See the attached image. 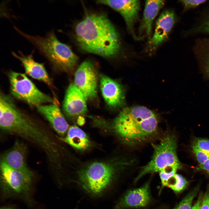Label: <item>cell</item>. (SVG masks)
Segmentation results:
<instances>
[{"label": "cell", "instance_id": "cell-17", "mask_svg": "<svg viewBox=\"0 0 209 209\" xmlns=\"http://www.w3.org/2000/svg\"><path fill=\"white\" fill-rule=\"evenodd\" d=\"M26 149L21 144L16 143L12 149L3 156L2 160L16 170L33 176L25 161Z\"/></svg>", "mask_w": 209, "mask_h": 209}, {"label": "cell", "instance_id": "cell-8", "mask_svg": "<svg viewBox=\"0 0 209 209\" xmlns=\"http://www.w3.org/2000/svg\"><path fill=\"white\" fill-rule=\"evenodd\" d=\"M111 165L104 163H92L81 172L80 179L83 188L94 195L101 194L109 185L114 174Z\"/></svg>", "mask_w": 209, "mask_h": 209}, {"label": "cell", "instance_id": "cell-13", "mask_svg": "<svg viewBox=\"0 0 209 209\" xmlns=\"http://www.w3.org/2000/svg\"><path fill=\"white\" fill-rule=\"evenodd\" d=\"M100 79V90L107 104L112 108H116L122 105L124 95L120 85L105 75H101Z\"/></svg>", "mask_w": 209, "mask_h": 209}, {"label": "cell", "instance_id": "cell-21", "mask_svg": "<svg viewBox=\"0 0 209 209\" xmlns=\"http://www.w3.org/2000/svg\"><path fill=\"white\" fill-rule=\"evenodd\" d=\"M197 187L191 191L174 209H192V202L198 190Z\"/></svg>", "mask_w": 209, "mask_h": 209}, {"label": "cell", "instance_id": "cell-14", "mask_svg": "<svg viewBox=\"0 0 209 209\" xmlns=\"http://www.w3.org/2000/svg\"><path fill=\"white\" fill-rule=\"evenodd\" d=\"M38 111L48 121L60 136H64L68 129L69 125L58 105L54 102L41 105L37 107Z\"/></svg>", "mask_w": 209, "mask_h": 209}, {"label": "cell", "instance_id": "cell-2", "mask_svg": "<svg viewBox=\"0 0 209 209\" xmlns=\"http://www.w3.org/2000/svg\"><path fill=\"white\" fill-rule=\"evenodd\" d=\"M3 131L17 135L37 145L45 152L52 167L56 166L59 146L53 137L16 106L8 108L0 120Z\"/></svg>", "mask_w": 209, "mask_h": 209}, {"label": "cell", "instance_id": "cell-11", "mask_svg": "<svg viewBox=\"0 0 209 209\" xmlns=\"http://www.w3.org/2000/svg\"><path fill=\"white\" fill-rule=\"evenodd\" d=\"M175 16L170 10L163 11L158 18L154 33L147 44V51L153 53L167 39L174 25Z\"/></svg>", "mask_w": 209, "mask_h": 209}, {"label": "cell", "instance_id": "cell-9", "mask_svg": "<svg viewBox=\"0 0 209 209\" xmlns=\"http://www.w3.org/2000/svg\"><path fill=\"white\" fill-rule=\"evenodd\" d=\"M87 100H91L97 96L98 77L93 64L90 61L82 62L75 75L74 84Z\"/></svg>", "mask_w": 209, "mask_h": 209}, {"label": "cell", "instance_id": "cell-22", "mask_svg": "<svg viewBox=\"0 0 209 209\" xmlns=\"http://www.w3.org/2000/svg\"><path fill=\"white\" fill-rule=\"evenodd\" d=\"M192 149L199 164L203 163L209 158V155L207 153L202 151L192 145Z\"/></svg>", "mask_w": 209, "mask_h": 209}, {"label": "cell", "instance_id": "cell-27", "mask_svg": "<svg viewBox=\"0 0 209 209\" xmlns=\"http://www.w3.org/2000/svg\"><path fill=\"white\" fill-rule=\"evenodd\" d=\"M200 28L204 32L209 33V20L205 22Z\"/></svg>", "mask_w": 209, "mask_h": 209}, {"label": "cell", "instance_id": "cell-18", "mask_svg": "<svg viewBox=\"0 0 209 209\" xmlns=\"http://www.w3.org/2000/svg\"><path fill=\"white\" fill-rule=\"evenodd\" d=\"M164 3L163 0L146 1L143 19L139 28L140 35H144L149 37L152 33L153 21Z\"/></svg>", "mask_w": 209, "mask_h": 209}, {"label": "cell", "instance_id": "cell-3", "mask_svg": "<svg viewBox=\"0 0 209 209\" xmlns=\"http://www.w3.org/2000/svg\"><path fill=\"white\" fill-rule=\"evenodd\" d=\"M158 119L155 113L142 106L124 108L115 118L113 128L125 142L135 144L146 139L156 131Z\"/></svg>", "mask_w": 209, "mask_h": 209}, {"label": "cell", "instance_id": "cell-19", "mask_svg": "<svg viewBox=\"0 0 209 209\" xmlns=\"http://www.w3.org/2000/svg\"><path fill=\"white\" fill-rule=\"evenodd\" d=\"M61 139L72 147L79 150L85 149L90 145V141L87 135L75 125L70 127L65 136L61 138Z\"/></svg>", "mask_w": 209, "mask_h": 209}, {"label": "cell", "instance_id": "cell-28", "mask_svg": "<svg viewBox=\"0 0 209 209\" xmlns=\"http://www.w3.org/2000/svg\"><path fill=\"white\" fill-rule=\"evenodd\" d=\"M202 199L200 197H199L196 202L192 206V209H200Z\"/></svg>", "mask_w": 209, "mask_h": 209}, {"label": "cell", "instance_id": "cell-12", "mask_svg": "<svg viewBox=\"0 0 209 209\" xmlns=\"http://www.w3.org/2000/svg\"><path fill=\"white\" fill-rule=\"evenodd\" d=\"M86 100L82 92L74 84L68 86L63 102V110L70 117H76L85 114L87 111Z\"/></svg>", "mask_w": 209, "mask_h": 209}, {"label": "cell", "instance_id": "cell-7", "mask_svg": "<svg viewBox=\"0 0 209 209\" xmlns=\"http://www.w3.org/2000/svg\"><path fill=\"white\" fill-rule=\"evenodd\" d=\"M9 78L12 94L30 106L54 102L53 99L40 91L24 74L11 71Z\"/></svg>", "mask_w": 209, "mask_h": 209}, {"label": "cell", "instance_id": "cell-16", "mask_svg": "<svg viewBox=\"0 0 209 209\" xmlns=\"http://www.w3.org/2000/svg\"><path fill=\"white\" fill-rule=\"evenodd\" d=\"M17 54L12 52L13 55L22 63L25 71L32 78L42 81L49 86L52 85V81L44 65L35 62L31 55H25L21 52Z\"/></svg>", "mask_w": 209, "mask_h": 209}, {"label": "cell", "instance_id": "cell-6", "mask_svg": "<svg viewBox=\"0 0 209 209\" xmlns=\"http://www.w3.org/2000/svg\"><path fill=\"white\" fill-rule=\"evenodd\" d=\"M0 169L1 188L4 196H18L30 201L33 176L11 167L2 160Z\"/></svg>", "mask_w": 209, "mask_h": 209}, {"label": "cell", "instance_id": "cell-20", "mask_svg": "<svg viewBox=\"0 0 209 209\" xmlns=\"http://www.w3.org/2000/svg\"><path fill=\"white\" fill-rule=\"evenodd\" d=\"M188 184L187 181L182 176L176 174L168 180L165 186L176 193H179L183 190Z\"/></svg>", "mask_w": 209, "mask_h": 209}, {"label": "cell", "instance_id": "cell-4", "mask_svg": "<svg viewBox=\"0 0 209 209\" xmlns=\"http://www.w3.org/2000/svg\"><path fill=\"white\" fill-rule=\"evenodd\" d=\"M15 30L34 45L54 67L65 71L72 70L76 66L78 59L67 45L60 42L53 31L44 37L26 34L15 26Z\"/></svg>", "mask_w": 209, "mask_h": 209}, {"label": "cell", "instance_id": "cell-25", "mask_svg": "<svg viewBox=\"0 0 209 209\" xmlns=\"http://www.w3.org/2000/svg\"><path fill=\"white\" fill-rule=\"evenodd\" d=\"M200 209H209V189L206 191L202 199Z\"/></svg>", "mask_w": 209, "mask_h": 209}, {"label": "cell", "instance_id": "cell-5", "mask_svg": "<svg viewBox=\"0 0 209 209\" xmlns=\"http://www.w3.org/2000/svg\"><path fill=\"white\" fill-rule=\"evenodd\" d=\"M152 146L154 151L152 157L143 167L136 181L147 173L159 172L170 169L178 170L181 167L177 156L176 140L174 136L167 135L158 143L153 144Z\"/></svg>", "mask_w": 209, "mask_h": 209}, {"label": "cell", "instance_id": "cell-29", "mask_svg": "<svg viewBox=\"0 0 209 209\" xmlns=\"http://www.w3.org/2000/svg\"><path fill=\"white\" fill-rule=\"evenodd\" d=\"M0 209H16L13 208L9 207H4L1 208Z\"/></svg>", "mask_w": 209, "mask_h": 209}, {"label": "cell", "instance_id": "cell-23", "mask_svg": "<svg viewBox=\"0 0 209 209\" xmlns=\"http://www.w3.org/2000/svg\"><path fill=\"white\" fill-rule=\"evenodd\" d=\"M192 145L202 151L209 153V140L197 138L194 140Z\"/></svg>", "mask_w": 209, "mask_h": 209}, {"label": "cell", "instance_id": "cell-10", "mask_svg": "<svg viewBox=\"0 0 209 209\" xmlns=\"http://www.w3.org/2000/svg\"><path fill=\"white\" fill-rule=\"evenodd\" d=\"M97 2L107 5L118 12L123 18L128 30L135 39V24L138 17L140 8L139 0H99Z\"/></svg>", "mask_w": 209, "mask_h": 209}, {"label": "cell", "instance_id": "cell-24", "mask_svg": "<svg viewBox=\"0 0 209 209\" xmlns=\"http://www.w3.org/2000/svg\"><path fill=\"white\" fill-rule=\"evenodd\" d=\"M206 0H185L181 1V2L186 8H195L205 2Z\"/></svg>", "mask_w": 209, "mask_h": 209}, {"label": "cell", "instance_id": "cell-26", "mask_svg": "<svg viewBox=\"0 0 209 209\" xmlns=\"http://www.w3.org/2000/svg\"><path fill=\"white\" fill-rule=\"evenodd\" d=\"M209 155V153H208ZM199 168L209 173V158L204 163L199 164Z\"/></svg>", "mask_w": 209, "mask_h": 209}, {"label": "cell", "instance_id": "cell-1", "mask_svg": "<svg viewBox=\"0 0 209 209\" xmlns=\"http://www.w3.org/2000/svg\"><path fill=\"white\" fill-rule=\"evenodd\" d=\"M75 31L79 46L87 52L112 57L120 51L118 33L104 14L88 15L77 24Z\"/></svg>", "mask_w": 209, "mask_h": 209}, {"label": "cell", "instance_id": "cell-15", "mask_svg": "<svg viewBox=\"0 0 209 209\" xmlns=\"http://www.w3.org/2000/svg\"><path fill=\"white\" fill-rule=\"evenodd\" d=\"M150 200L149 183H147L141 188L127 192L117 204L116 209L144 207Z\"/></svg>", "mask_w": 209, "mask_h": 209}, {"label": "cell", "instance_id": "cell-30", "mask_svg": "<svg viewBox=\"0 0 209 209\" xmlns=\"http://www.w3.org/2000/svg\"><path fill=\"white\" fill-rule=\"evenodd\" d=\"M208 71H209V63H208Z\"/></svg>", "mask_w": 209, "mask_h": 209}]
</instances>
